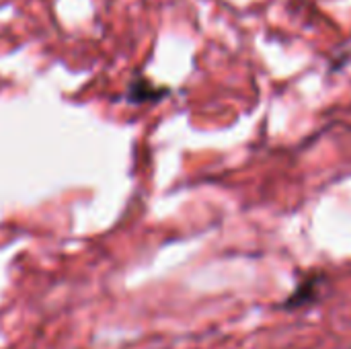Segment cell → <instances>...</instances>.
Wrapping results in <instances>:
<instances>
[{
    "mask_svg": "<svg viewBox=\"0 0 351 349\" xmlns=\"http://www.w3.org/2000/svg\"><path fill=\"white\" fill-rule=\"evenodd\" d=\"M323 276L321 274H313L306 280H302L298 284V288L290 294V298L284 302V309L288 311H296V309H304L308 304H313L319 298V288L323 286Z\"/></svg>",
    "mask_w": 351,
    "mask_h": 349,
    "instance_id": "cell-1",
    "label": "cell"
},
{
    "mask_svg": "<svg viewBox=\"0 0 351 349\" xmlns=\"http://www.w3.org/2000/svg\"><path fill=\"white\" fill-rule=\"evenodd\" d=\"M162 95H167V88H158L154 86L150 80L146 78H136L128 91V99L132 103H146V101H156Z\"/></svg>",
    "mask_w": 351,
    "mask_h": 349,
    "instance_id": "cell-2",
    "label": "cell"
}]
</instances>
